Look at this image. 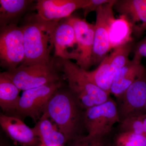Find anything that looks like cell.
I'll return each mask as SVG.
<instances>
[{"instance_id":"obj_1","label":"cell","mask_w":146,"mask_h":146,"mask_svg":"<svg viewBox=\"0 0 146 146\" xmlns=\"http://www.w3.org/2000/svg\"><path fill=\"white\" fill-rule=\"evenodd\" d=\"M59 22L43 20L37 14L27 16L22 26L25 57L21 65L52 59L50 54L54 49L55 32Z\"/></svg>"},{"instance_id":"obj_26","label":"cell","mask_w":146,"mask_h":146,"mask_svg":"<svg viewBox=\"0 0 146 146\" xmlns=\"http://www.w3.org/2000/svg\"><path fill=\"white\" fill-rule=\"evenodd\" d=\"M143 124L144 130H145V133L146 135V115H145L143 119Z\"/></svg>"},{"instance_id":"obj_13","label":"cell","mask_w":146,"mask_h":146,"mask_svg":"<svg viewBox=\"0 0 146 146\" xmlns=\"http://www.w3.org/2000/svg\"><path fill=\"white\" fill-rule=\"evenodd\" d=\"M0 125L12 140L21 146H40L42 142L32 128L19 118L1 113Z\"/></svg>"},{"instance_id":"obj_17","label":"cell","mask_w":146,"mask_h":146,"mask_svg":"<svg viewBox=\"0 0 146 146\" xmlns=\"http://www.w3.org/2000/svg\"><path fill=\"white\" fill-rule=\"evenodd\" d=\"M46 112L42 114L33 129L44 146H62L67 143L65 136L54 128Z\"/></svg>"},{"instance_id":"obj_3","label":"cell","mask_w":146,"mask_h":146,"mask_svg":"<svg viewBox=\"0 0 146 146\" xmlns=\"http://www.w3.org/2000/svg\"><path fill=\"white\" fill-rule=\"evenodd\" d=\"M59 62L60 70L68 80L70 91L82 109L86 110L109 99V94L89 80L85 70L71 60L59 58Z\"/></svg>"},{"instance_id":"obj_8","label":"cell","mask_w":146,"mask_h":146,"mask_svg":"<svg viewBox=\"0 0 146 146\" xmlns=\"http://www.w3.org/2000/svg\"><path fill=\"white\" fill-rule=\"evenodd\" d=\"M117 1L111 0L109 2L101 5L96 11L95 35L93 48V64L101 62L111 50L109 40L110 27L116 18L113 8Z\"/></svg>"},{"instance_id":"obj_19","label":"cell","mask_w":146,"mask_h":146,"mask_svg":"<svg viewBox=\"0 0 146 146\" xmlns=\"http://www.w3.org/2000/svg\"><path fill=\"white\" fill-rule=\"evenodd\" d=\"M132 25L124 15L115 19L110 27L109 40L111 49H115L131 42Z\"/></svg>"},{"instance_id":"obj_21","label":"cell","mask_w":146,"mask_h":146,"mask_svg":"<svg viewBox=\"0 0 146 146\" xmlns=\"http://www.w3.org/2000/svg\"><path fill=\"white\" fill-rule=\"evenodd\" d=\"M114 146H146V136L129 131H121L116 136Z\"/></svg>"},{"instance_id":"obj_22","label":"cell","mask_w":146,"mask_h":146,"mask_svg":"<svg viewBox=\"0 0 146 146\" xmlns=\"http://www.w3.org/2000/svg\"><path fill=\"white\" fill-rule=\"evenodd\" d=\"M145 115L138 113L125 118L120 122L121 131H129L146 136L144 130Z\"/></svg>"},{"instance_id":"obj_6","label":"cell","mask_w":146,"mask_h":146,"mask_svg":"<svg viewBox=\"0 0 146 146\" xmlns=\"http://www.w3.org/2000/svg\"><path fill=\"white\" fill-rule=\"evenodd\" d=\"M132 49L130 42L114 49L103 59L94 70H85L87 77L93 83L108 94L112 81L119 71L128 62Z\"/></svg>"},{"instance_id":"obj_5","label":"cell","mask_w":146,"mask_h":146,"mask_svg":"<svg viewBox=\"0 0 146 146\" xmlns=\"http://www.w3.org/2000/svg\"><path fill=\"white\" fill-rule=\"evenodd\" d=\"M120 122L117 104L110 98L86 110L84 114V127L91 137H107L115 124Z\"/></svg>"},{"instance_id":"obj_20","label":"cell","mask_w":146,"mask_h":146,"mask_svg":"<svg viewBox=\"0 0 146 146\" xmlns=\"http://www.w3.org/2000/svg\"><path fill=\"white\" fill-rule=\"evenodd\" d=\"M21 90L12 81L0 74V106L3 111L16 110L21 96Z\"/></svg>"},{"instance_id":"obj_27","label":"cell","mask_w":146,"mask_h":146,"mask_svg":"<svg viewBox=\"0 0 146 146\" xmlns=\"http://www.w3.org/2000/svg\"><path fill=\"white\" fill-rule=\"evenodd\" d=\"M111 146H114V145H113V144H112V145H111Z\"/></svg>"},{"instance_id":"obj_2","label":"cell","mask_w":146,"mask_h":146,"mask_svg":"<svg viewBox=\"0 0 146 146\" xmlns=\"http://www.w3.org/2000/svg\"><path fill=\"white\" fill-rule=\"evenodd\" d=\"M82 109L70 91L58 89L50 99L44 112L56 124L68 143L81 136L79 132L84 126Z\"/></svg>"},{"instance_id":"obj_11","label":"cell","mask_w":146,"mask_h":146,"mask_svg":"<svg viewBox=\"0 0 146 146\" xmlns=\"http://www.w3.org/2000/svg\"><path fill=\"white\" fill-rule=\"evenodd\" d=\"M118 99L117 104L121 121L125 118L141 113L145 108L146 73L134 82Z\"/></svg>"},{"instance_id":"obj_9","label":"cell","mask_w":146,"mask_h":146,"mask_svg":"<svg viewBox=\"0 0 146 146\" xmlns=\"http://www.w3.org/2000/svg\"><path fill=\"white\" fill-rule=\"evenodd\" d=\"M61 86L60 81L23 91L16 111L36 121L40 119L41 113H44L50 99Z\"/></svg>"},{"instance_id":"obj_28","label":"cell","mask_w":146,"mask_h":146,"mask_svg":"<svg viewBox=\"0 0 146 146\" xmlns=\"http://www.w3.org/2000/svg\"><path fill=\"white\" fill-rule=\"evenodd\" d=\"M145 109H146V105H145Z\"/></svg>"},{"instance_id":"obj_24","label":"cell","mask_w":146,"mask_h":146,"mask_svg":"<svg viewBox=\"0 0 146 146\" xmlns=\"http://www.w3.org/2000/svg\"><path fill=\"white\" fill-rule=\"evenodd\" d=\"M111 0H90V2L84 7V16L86 17L89 13L96 11L101 5L109 2Z\"/></svg>"},{"instance_id":"obj_23","label":"cell","mask_w":146,"mask_h":146,"mask_svg":"<svg viewBox=\"0 0 146 146\" xmlns=\"http://www.w3.org/2000/svg\"><path fill=\"white\" fill-rule=\"evenodd\" d=\"M68 146H111V144L106 137L98 138L80 136L67 143Z\"/></svg>"},{"instance_id":"obj_18","label":"cell","mask_w":146,"mask_h":146,"mask_svg":"<svg viewBox=\"0 0 146 146\" xmlns=\"http://www.w3.org/2000/svg\"><path fill=\"white\" fill-rule=\"evenodd\" d=\"M33 1L31 0H1V29L16 23V20L25 13Z\"/></svg>"},{"instance_id":"obj_7","label":"cell","mask_w":146,"mask_h":146,"mask_svg":"<svg viewBox=\"0 0 146 146\" xmlns=\"http://www.w3.org/2000/svg\"><path fill=\"white\" fill-rule=\"evenodd\" d=\"M23 33L22 27L11 24L1 29V65L13 70L19 67L25 59Z\"/></svg>"},{"instance_id":"obj_25","label":"cell","mask_w":146,"mask_h":146,"mask_svg":"<svg viewBox=\"0 0 146 146\" xmlns=\"http://www.w3.org/2000/svg\"><path fill=\"white\" fill-rule=\"evenodd\" d=\"M134 54L138 55L142 58L143 57H146V38L136 46Z\"/></svg>"},{"instance_id":"obj_12","label":"cell","mask_w":146,"mask_h":146,"mask_svg":"<svg viewBox=\"0 0 146 146\" xmlns=\"http://www.w3.org/2000/svg\"><path fill=\"white\" fill-rule=\"evenodd\" d=\"M90 0H38L35 8L40 18L47 21L59 22L70 17L75 11L83 9Z\"/></svg>"},{"instance_id":"obj_10","label":"cell","mask_w":146,"mask_h":146,"mask_svg":"<svg viewBox=\"0 0 146 146\" xmlns=\"http://www.w3.org/2000/svg\"><path fill=\"white\" fill-rule=\"evenodd\" d=\"M66 19L72 26L75 33L78 56L76 63L86 70L93 64L95 25L76 17H69Z\"/></svg>"},{"instance_id":"obj_14","label":"cell","mask_w":146,"mask_h":146,"mask_svg":"<svg viewBox=\"0 0 146 146\" xmlns=\"http://www.w3.org/2000/svg\"><path fill=\"white\" fill-rule=\"evenodd\" d=\"M54 56L60 59L76 61L78 58L74 29L67 20L59 22L55 32Z\"/></svg>"},{"instance_id":"obj_15","label":"cell","mask_w":146,"mask_h":146,"mask_svg":"<svg viewBox=\"0 0 146 146\" xmlns=\"http://www.w3.org/2000/svg\"><path fill=\"white\" fill-rule=\"evenodd\" d=\"M142 58L134 54L133 59L123 67L115 76L110 92L117 98L122 95L127 89L146 73L141 63Z\"/></svg>"},{"instance_id":"obj_16","label":"cell","mask_w":146,"mask_h":146,"mask_svg":"<svg viewBox=\"0 0 146 146\" xmlns=\"http://www.w3.org/2000/svg\"><path fill=\"white\" fill-rule=\"evenodd\" d=\"M114 8L128 18L137 36L146 30V0L117 1Z\"/></svg>"},{"instance_id":"obj_4","label":"cell","mask_w":146,"mask_h":146,"mask_svg":"<svg viewBox=\"0 0 146 146\" xmlns=\"http://www.w3.org/2000/svg\"><path fill=\"white\" fill-rule=\"evenodd\" d=\"M59 60L54 58L29 65H21L13 70L2 74L10 79L21 90L26 91L60 81L58 74Z\"/></svg>"}]
</instances>
